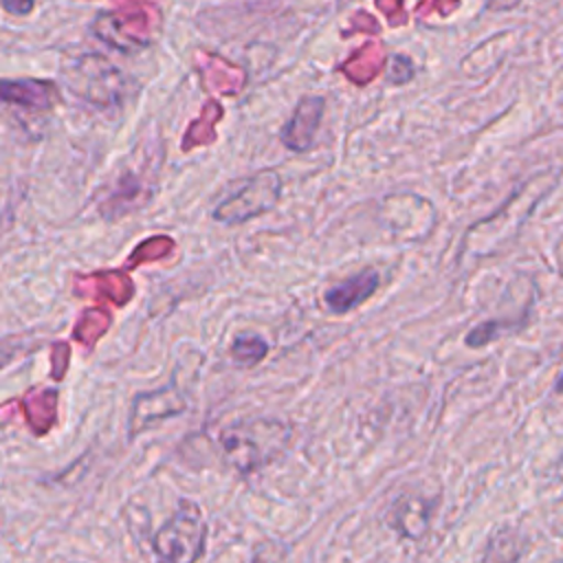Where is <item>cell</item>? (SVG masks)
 Wrapping results in <instances>:
<instances>
[{
	"label": "cell",
	"instance_id": "1",
	"mask_svg": "<svg viewBox=\"0 0 563 563\" xmlns=\"http://www.w3.org/2000/svg\"><path fill=\"white\" fill-rule=\"evenodd\" d=\"M290 440V427L275 418L238 420L220 433L224 460L249 475L275 460Z\"/></svg>",
	"mask_w": 563,
	"mask_h": 563
},
{
	"label": "cell",
	"instance_id": "2",
	"mask_svg": "<svg viewBox=\"0 0 563 563\" xmlns=\"http://www.w3.org/2000/svg\"><path fill=\"white\" fill-rule=\"evenodd\" d=\"M207 539V521L198 504L183 499L178 510L156 530L152 550L158 559L172 563H189L202 556Z\"/></svg>",
	"mask_w": 563,
	"mask_h": 563
},
{
	"label": "cell",
	"instance_id": "3",
	"mask_svg": "<svg viewBox=\"0 0 563 563\" xmlns=\"http://www.w3.org/2000/svg\"><path fill=\"white\" fill-rule=\"evenodd\" d=\"M282 198V176L275 169H264L246 178L240 189L222 198L211 218L220 224L235 227L246 220H253L266 211H271Z\"/></svg>",
	"mask_w": 563,
	"mask_h": 563
},
{
	"label": "cell",
	"instance_id": "4",
	"mask_svg": "<svg viewBox=\"0 0 563 563\" xmlns=\"http://www.w3.org/2000/svg\"><path fill=\"white\" fill-rule=\"evenodd\" d=\"M66 77L73 92L97 108L119 106L125 97L128 77L101 55L75 59Z\"/></svg>",
	"mask_w": 563,
	"mask_h": 563
},
{
	"label": "cell",
	"instance_id": "5",
	"mask_svg": "<svg viewBox=\"0 0 563 563\" xmlns=\"http://www.w3.org/2000/svg\"><path fill=\"white\" fill-rule=\"evenodd\" d=\"M185 409H187V400L174 383L154 391L139 394L130 411V429H128L130 440L136 438L139 431H145L150 424L172 418L176 413H183Z\"/></svg>",
	"mask_w": 563,
	"mask_h": 563
},
{
	"label": "cell",
	"instance_id": "6",
	"mask_svg": "<svg viewBox=\"0 0 563 563\" xmlns=\"http://www.w3.org/2000/svg\"><path fill=\"white\" fill-rule=\"evenodd\" d=\"M325 99L321 95H306L295 106L292 117L282 128L279 139L286 150L290 152H308L314 147V134L323 119Z\"/></svg>",
	"mask_w": 563,
	"mask_h": 563
},
{
	"label": "cell",
	"instance_id": "7",
	"mask_svg": "<svg viewBox=\"0 0 563 563\" xmlns=\"http://www.w3.org/2000/svg\"><path fill=\"white\" fill-rule=\"evenodd\" d=\"M380 286V275L376 268H363L336 284H332L325 295L323 301L328 306L330 312L334 314H345L354 308H358L363 301H367Z\"/></svg>",
	"mask_w": 563,
	"mask_h": 563
},
{
	"label": "cell",
	"instance_id": "8",
	"mask_svg": "<svg viewBox=\"0 0 563 563\" xmlns=\"http://www.w3.org/2000/svg\"><path fill=\"white\" fill-rule=\"evenodd\" d=\"M2 99L24 110H51L57 99V88L44 79H4Z\"/></svg>",
	"mask_w": 563,
	"mask_h": 563
},
{
	"label": "cell",
	"instance_id": "9",
	"mask_svg": "<svg viewBox=\"0 0 563 563\" xmlns=\"http://www.w3.org/2000/svg\"><path fill=\"white\" fill-rule=\"evenodd\" d=\"M431 508L433 504L427 501L424 497H413V495H402L391 504V517L389 523L391 528L407 537V539H418L424 534L427 526H429V517H431Z\"/></svg>",
	"mask_w": 563,
	"mask_h": 563
},
{
	"label": "cell",
	"instance_id": "10",
	"mask_svg": "<svg viewBox=\"0 0 563 563\" xmlns=\"http://www.w3.org/2000/svg\"><path fill=\"white\" fill-rule=\"evenodd\" d=\"M523 537L515 530V528H504V530H497L488 545H486V552H484V559L486 561H515L523 554Z\"/></svg>",
	"mask_w": 563,
	"mask_h": 563
},
{
	"label": "cell",
	"instance_id": "11",
	"mask_svg": "<svg viewBox=\"0 0 563 563\" xmlns=\"http://www.w3.org/2000/svg\"><path fill=\"white\" fill-rule=\"evenodd\" d=\"M266 352H268V343L253 332H242L231 341V356L235 363L244 367L260 363L266 356Z\"/></svg>",
	"mask_w": 563,
	"mask_h": 563
},
{
	"label": "cell",
	"instance_id": "12",
	"mask_svg": "<svg viewBox=\"0 0 563 563\" xmlns=\"http://www.w3.org/2000/svg\"><path fill=\"white\" fill-rule=\"evenodd\" d=\"M506 328H510V323L499 321V319L482 321V323H477L475 328H471V330H468V334H466L464 343H466L468 347H484V345L493 343L495 339H499V336H501V332H504Z\"/></svg>",
	"mask_w": 563,
	"mask_h": 563
},
{
	"label": "cell",
	"instance_id": "13",
	"mask_svg": "<svg viewBox=\"0 0 563 563\" xmlns=\"http://www.w3.org/2000/svg\"><path fill=\"white\" fill-rule=\"evenodd\" d=\"M387 77H389L391 84H405V81H409V79L413 77V66H411V62H409L407 57L394 55Z\"/></svg>",
	"mask_w": 563,
	"mask_h": 563
},
{
	"label": "cell",
	"instance_id": "14",
	"mask_svg": "<svg viewBox=\"0 0 563 563\" xmlns=\"http://www.w3.org/2000/svg\"><path fill=\"white\" fill-rule=\"evenodd\" d=\"M35 0H2V7L11 15H29L33 11Z\"/></svg>",
	"mask_w": 563,
	"mask_h": 563
},
{
	"label": "cell",
	"instance_id": "15",
	"mask_svg": "<svg viewBox=\"0 0 563 563\" xmlns=\"http://www.w3.org/2000/svg\"><path fill=\"white\" fill-rule=\"evenodd\" d=\"M556 391H563V376L556 380Z\"/></svg>",
	"mask_w": 563,
	"mask_h": 563
}]
</instances>
